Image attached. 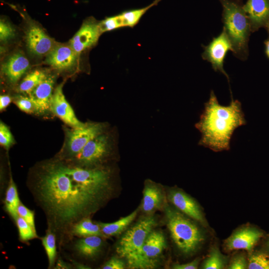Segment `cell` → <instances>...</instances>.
<instances>
[{"mask_svg": "<svg viewBox=\"0 0 269 269\" xmlns=\"http://www.w3.org/2000/svg\"><path fill=\"white\" fill-rule=\"evenodd\" d=\"M263 233L253 227L240 229L233 233L224 242V248L228 251L243 249L249 252L262 237Z\"/></svg>", "mask_w": 269, "mask_h": 269, "instance_id": "cell-14", "label": "cell"}, {"mask_svg": "<svg viewBox=\"0 0 269 269\" xmlns=\"http://www.w3.org/2000/svg\"><path fill=\"white\" fill-rule=\"evenodd\" d=\"M46 56V64L57 70L66 71L75 66L78 56L70 44L57 43Z\"/></svg>", "mask_w": 269, "mask_h": 269, "instance_id": "cell-13", "label": "cell"}, {"mask_svg": "<svg viewBox=\"0 0 269 269\" xmlns=\"http://www.w3.org/2000/svg\"><path fill=\"white\" fill-rule=\"evenodd\" d=\"M103 244L102 237L92 236L78 240L74 247L78 255L82 257L92 259L100 253Z\"/></svg>", "mask_w": 269, "mask_h": 269, "instance_id": "cell-20", "label": "cell"}, {"mask_svg": "<svg viewBox=\"0 0 269 269\" xmlns=\"http://www.w3.org/2000/svg\"><path fill=\"white\" fill-rule=\"evenodd\" d=\"M104 127L102 123H94L72 128L67 135V149L70 155L75 157L89 141L102 134Z\"/></svg>", "mask_w": 269, "mask_h": 269, "instance_id": "cell-10", "label": "cell"}, {"mask_svg": "<svg viewBox=\"0 0 269 269\" xmlns=\"http://www.w3.org/2000/svg\"><path fill=\"white\" fill-rule=\"evenodd\" d=\"M200 259L197 258L192 262L183 264H175L172 268L174 269H196L198 268Z\"/></svg>", "mask_w": 269, "mask_h": 269, "instance_id": "cell-37", "label": "cell"}, {"mask_svg": "<svg viewBox=\"0 0 269 269\" xmlns=\"http://www.w3.org/2000/svg\"><path fill=\"white\" fill-rule=\"evenodd\" d=\"M267 248H268V251L269 252V240L268 241V243H267Z\"/></svg>", "mask_w": 269, "mask_h": 269, "instance_id": "cell-40", "label": "cell"}, {"mask_svg": "<svg viewBox=\"0 0 269 269\" xmlns=\"http://www.w3.org/2000/svg\"><path fill=\"white\" fill-rule=\"evenodd\" d=\"M17 107L22 111L31 114L36 112L33 102L29 97L20 96L15 101Z\"/></svg>", "mask_w": 269, "mask_h": 269, "instance_id": "cell-33", "label": "cell"}, {"mask_svg": "<svg viewBox=\"0 0 269 269\" xmlns=\"http://www.w3.org/2000/svg\"><path fill=\"white\" fill-rule=\"evenodd\" d=\"M29 62L21 53L16 52L1 65V72L9 83L16 84L29 68Z\"/></svg>", "mask_w": 269, "mask_h": 269, "instance_id": "cell-18", "label": "cell"}, {"mask_svg": "<svg viewBox=\"0 0 269 269\" xmlns=\"http://www.w3.org/2000/svg\"><path fill=\"white\" fill-rule=\"evenodd\" d=\"M169 201L181 213L204 225L205 220L197 203L188 195L177 189L169 191Z\"/></svg>", "mask_w": 269, "mask_h": 269, "instance_id": "cell-16", "label": "cell"}, {"mask_svg": "<svg viewBox=\"0 0 269 269\" xmlns=\"http://www.w3.org/2000/svg\"><path fill=\"white\" fill-rule=\"evenodd\" d=\"M20 203L16 186L10 177L5 193L4 205L5 210L14 221L18 216L17 208Z\"/></svg>", "mask_w": 269, "mask_h": 269, "instance_id": "cell-23", "label": "cell"}, {"mask_svg": "<svg viewBox=\"0 0 269 269\" xmlns=\"http://www.w3.org/2000/svg\"><path fill=\"white\" fill-rule=\"evenodd\" d=\"M54 82V76L48 74L28 95L34 105L36 112L44 113L49 109Z\"/></svg>", "mask_w": 269, "mask_h": 269, "instance_id": "cell-17", "label": "cell"}, {"mask_svg": "<svg viewBox=\"0 0 269 269\" xmlns=\"http://www.w3.org/2000/svg\"><path fill=\"white\" fill-rule=\"evenodd\" d=\"M225 259L217 248H213L202 266L204 269H222L225 266Z\"/></svg>", "mask_w": 269, "mask_h": 269, "instance_id": "cell-27", "label": "cell"}, {"mask_svg": "<svg viewBox=\"0 0 269 269\" xmlns=\"http://www.w3.org/2000/svg\"><path fill=\"white\" fill-rule=\"evenodd\" d=\"M248 268V263L244 255H239L235 257L231 261L228 269H245Z\"/></svg>", "mask_w": 269, "mask_h": 269, "instance_id": "cell-35", "label": "cell"}, {"mask_svg": "<svg viewBox=\"0 0 269 269\" xmlns=\"http://www.w3.org/2000/svg\"><path fill=\"white\" fill-rule=\"evenodd\" d=\"M109 142L108 137L102 134L94 137L75 157L77 163L86 166L98 164L108 155Z\"/></svg>", "mask_w": 269, "mask_h": 269, "instance_id": "cell-8", "label": "cell"}, {"mask_svg": "<svg viewBox=\"0 0 269 269\" xmlns=\"http://www.w3.org/2000/svg\"><path fill=\"white\" fill-rule=\"evenodd\" d=\"M223 19L226 32L233 47V51L239 56L247 54L249 32L251 30L247 14L239 5L228 0H223Z\"/></svg>", "mask_w": 269, "mask_h": 269, "instance_id": "cell-4", "label": "cell"}, {"mask_svg": "<svg viewBox=\"0 0 269 269\" xmlns=\"http://www.w3.org/2000/svg\"><path fill=\"white\" fill-rule=\"evenodd\" d=\"M11 102V97L7 95H0V110L1 111L5 109Z\"/></svg>", "mask_w": 269, "mask_h": 269, "instance_id": "cell-38", "label": "cell"}, {"mask_svg": "<svg viewBox=\"0 0 269 269\" xmlns=\"http://www.w3.org/2000/svg\"><path fill=\"white\" fill-rule=\"evenodd\" d=\"M63 84L55 89L50 101L49 110L64 123L72 128L84 127L86 124L76 117L73 109L66 100L63 92Z\"/></svg>", "mask_w": 269, "mask_h": 269, "instance_id": "cell-12", "label": "cell"}, {"mask_svg": "<svg viewBox=\"0 0 269 269\" xmlns=\"http://www.w3.org/2000/svg\"><path fill=\"white\" fill-rule=\"evenodd\" d=\"M246 124L240 101L232 98L229 105H221L211 91L200 121L195 124L201 134L198 144L215 152L228 150L235 130Z\"/></svg>", "mask_w": 269, "mask_h": 269, "instance_id": "cell-2", "label": "cell"}, {"mask_svg": "<svg viewBox=\"0 0 269 269\" xmlns=\"http://www.w3.org/2000/svg\"><path fill=\"white\" fill-rule=\"evenodd\" d=\"M229 50L233 51L232 45L229 37L223 29L222 32L216 37H214L210 43L204 47L202 58L209 62L213 68L227 77H229L224 69V61Z\"/></svg>", "mask_w": 269, "mask_h": 269, "instance_id": "cell-7", "label": "cell"}, {"mask_svg": "<svg viewBox=\"0 0 269 269\" xmlns=\"http://www.w3.org/2000/svg\"><path fill=\"white\" fill-rule=\"evenodd\" d=\"M155 225L156 221L153 216L139 220L121 238L116 247L118 254L127 260L136 253Z\"/></svg>", "mask_w": 269, "mask_h": 269, "instance_id": "cell-6", "label": "cell"}, {"mask_svg": "<svg viewBox=\"0 0 269 269\" xmlns=\"http://www.w3.org/2000/svg\"><path fill=\"white\" fill-rule=\"evenodd\" d=\"M138 209L128 216L112 223H98L104 237H112L122 233L135 219Z\"/></svg>", "mask_w": 269, "mask_h": 269, "instance_id": "cell-21", "label": "cell"}, {"mask_svg": "<svg viewBox=\"0 0 269 269\" xmlns=\"http://www.w3.org/2000/svg\"><path fill=\"white\" fill-rule=\"evenodd\" d=\"M166 225L171 237L183 254L195 252L204 242V236L197 225L179 212L164 206Z\"/></svg>", "mask_w": 269, "mask_h": 269, "instance_id": "cell-3", "label": "cell"}, {"mask_svg": "<svg viewBox=\"0 0 269 269\" xmlns=\"http://www.w3.org/2000/svg\"><path fill=\"white\" fill-rule=\"evenodd\" d=\"M25 39L28 50L38 56H46L57 43L34 23H30L27 27Z\"/></svg>", "mask_w": 269, "mask_h": 269, "instance_id": "cell-11", "label": "cell"}, {"mask_svg": "<svg viewBox=\"0 0 269 269\" xmlns=\"http://www.w3.org/2000/svg\"><path fill=\"white\" fill-rule=\"evenodd\" d=\"M15 221L18 228L19 237L21 241L26 242L38 238L36 231L22 217L18 216Z\"/></svg>", "mask_w": 269, "mask_h": 269, "instance_id": "cell-28", "label": "cell"}, {"mask_svg": "<svg viewBox=\"0 0 269 269\" xmlns=\"http://www.w3.org/2000/svg\"><path fill=\"white\" fill-rule=\"evenodd\" d=\"M126 268L125 263L121 259L112 257L103 266V269H124Z\"/></svg>", "mask_w": 269, "mask_h": 269, "instance_id": "cell-36", "label": "cell"}, {"mask_svg": "<svg viewBox=\"0 0 269 269\" xmlns=\"http://www.w3.org/2000/svg\"><path fill=\"white\" fill-rule=\"evenodd\" d=\"M15 35V30L8 22L0 19V40L1 42H7L13 38Z\"/></svg>", "mask_w": 269, "mask_h": 269, "instance_id": "cell-32", "label": "cell"}, {"mask_svg": "<svg viewBox=\"0 0 269 269\" xmlns=\"http://www.w3.org/2000/svg\"><path fill=\"white\" fill-rule=\"evenodd\" d=\"M164 200L163 193L158 185L151 181L145 184L141 205L144 213L150 214L159 209L163 206Z\"/></svg>", "mask_w": 269, "mask_h": 269, "instance_id": "cell-19", "label": "cell"}, {"mask_svg": "<svg viewBox=\"0 0 269 269\" xmlns=\"http://www.w3.org/2000/svg\"><path fill=\"white\" fill-rule=\"evenodd\" d=\"M14 139L8 128L3 122L0 123V143L5 148L9 147L13 143Z\"/></svg>", "mask_w": 269, "mask_h": 269, "instance_id": "cell-31", "label": "cell"}, {"mask_svg": "<svg viewBox=\"0 0 269 269\" xmlns=\"http://www.w3.org/2000/svg\"><path fill=\"white\" fill-rule=\"evenodd\" d=\"M265 51L267 57L269 58V37L265 41Z\"/></svg>", "mask_w": 269, "mask_h": 269, "instance_id": "cell-39", "label": "cell"}, {"mask_svg": "<svg viewBox=\"0 0 269 269\" xmlns=\"http://www.w3.org/2000/svg\"><path fill=\"white\" fill-rule=\"evenodd\" d=\"M99 26L102 33L124 27L120 14L106 18L99 22Z\"/></svg>", "mask_w": 269, "mask_h": 269, "instance_id": "cell-30", "label": "cell"}, {"mask_svg": "<svg viewBox=\"0 0 269 269\" xmlns=\"http://www.w3.org/2000/svg\"><path fill=\"white\" fill-rule=\"evenodd\" d=\"M243 8L248 17L251 30L261 27L269 30V0H248Z\"/></svg>", "mask_w": 269, "mask_h": 269, "instance_id": "cell-15", "label": "cell"}, {"mask_svg": "<svg viewBox=\"0 0 269 269\" xmlns=\"http://www.w3.org/2000/svg\"><path fill=\"white\" fill-rule=\"evenodd\" d=\"M99 22L94 18L86 20L70 39L69 44L79 56L87 49L95 45L101 35Z\"/></svg>", "mask_w": 269, "mask_h": 269, "instance_id": "cell-9", "label": "cell"}, {"mask_svg": "<svg viewBox=\"0 0 269 269\" xmlns=\"http://www.w3.org/2000/svg\"><path fill=\"white\" fill-rule=\"evenodd\" d=\"M17 213L19 216L24 219L36 231L34 213L33 211L29 209L20 202L17 208Z\"/></svg>", "mask_w": 269, "mask_h": 269, "instance_id": "cell-34", "label": "cell"}, {"mask_svg": "<svg viewBox=\"0 0 269 269\" xmlns=\"http://www.w3.org/2000/svg\"><path fill=\"white\" fill-rule=\"evenodd\" d=\"M70 235L82 238L92 236L104 237L99 224L94 223L90 217L75 223L71 229Z\"/></svg>", "mask_w": 269, "mask_h": 269, "instance_id": "cell-22", "label": "cell"}, {"mask_svg": "<svg viewBox=\"0 0 269 269\" xmlns=\"http://www.w3.org/2000/svg\"><path fill=\"white\" fill-rule=\"evenodd\" d=\"M163 233L152 230L148 235L141 249L126 260L129 268L134 269H153L158 259L166 248Z\"/></svg>", "mask_w": 269, "mask_h": 269, "instance_id": "cell-5", "label": "cell"}, {"mask_svg": "<svg viewBox=\"0 0 269 269\" xmlns=\"http://www.w3.org/2000/svg\"><path fill=\"white\" fill-rule=\"evenodd\" d=\"M41 240L48 257L49 268H51L54 265L56 257V236L51 230L47 229L45 236Z\"/></svg>", "mask_w": 269, "mask_h": 269, "instance_id": "cell-26", "label": "cell"}, {"mask_svg": "<svg viewBox=\"0 0 269 269\" xmlns=\"http://www.w3.org/2000/svg\"><path fill=\"white\" fill-rule=\"evenodd\" d=\"M160 0H154L152 3L145 7L125 11L120 13L124 27H134L139 22L143 14L152 7L156 5Z\"/></svg>", "mask_w": 269, "mask_h": 269, "instance_id": "cell-25", "label": "cell"}, {"mask_svg": "<svg viewBox=\"0 0 269 269\" xmlns=\"http://www.w3.org/2000/svg\"><path fill=\"white\" fill-rule=\"evenodd\" d=\"M29 187L45 213L48 229L56 237L68 234L75 223L90 217L112 192L107 169L60 160L42 164Z\"/></svg>", "mask_w": 269, "mask_h": 269, "instance_id": "cell-1", "label": "cell"}, {"mask_svg": "<svg viewBox=\"0 0 269 269\" xmlns=\"http://www.w3.org/2000/svg\"><path fill=\"white\" fill-rule=\"evenodd\" d=\"M249 269H269V257L263 253L252 255L248 263Z\"/></svg>", "mask_w": 269, "mask_h": 269, "instance_id": "cell-29", "label": "cell"}, {"mask_svg": "<svg viewBox=\"0 0 269 269\" xmlns=\"http://www.w3.org/2000/svg\"><path fill=\"white\" fill-rule=\"evenodd\" d=\"M44 71L36 69L29 73L19 84L18 92L29 95L47 76Z\"/></svg>", "mask_w": 269, "mask_h": 269, "instance_id": "cell-24", "label": "cell"}]
</instances>
